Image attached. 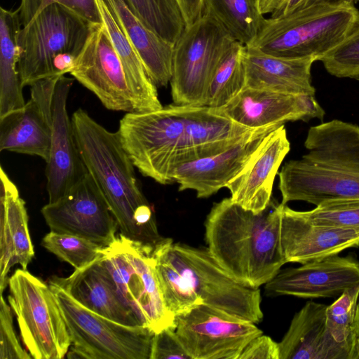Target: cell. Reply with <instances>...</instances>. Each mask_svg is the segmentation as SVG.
Segmentation results:
<instances>
[{
	"mask_svg": "<svg viewBox=\"0 0 359 359\" xmlns=\"http://www.w3.org/2000/svg\"><path fill=\"white\" fill-rule=\"evenodd\" d=\"M71 339L68 358L150 359L154 332L144 326L125 325L84 307L49 282Z\"/></svg>",
	"mask_w": 359,
	"mask_h": 359,
	"instance_id": "52a82bcc",
	"label": "cell"
},
{
	"mask_svg": "<svg viewBox=\"0 0 359 359\" xmlns=\"http://www.w3.org/2000/svg\"><path fill=\"white\" fill-rule=\"evenodd\" d=\"M0 292L8 284V273L20 264L27 270L34 256L28 228V215L24 200L15 183L3 167L0 168Z\"/></svg>",
	"mask_w": 359,
	"mask_h": 359,
	"instance_id": "7402d4cb",
	"label": "cell"
},
{
	"mask_svg": "<svg viewBox=\"0 0 359 359\" xmlns=\"http://www.w3.org/2000/svg\"><path fill=\"white\" fill-rule=\"evenodd\" d=\"M0 359H32L21 346L13 325L11 308L1 294L0 302Z\"/></svg>",
	"mask_w": 359,
	"mask_h": 359,
	"instance_id": "74e56055",
	"label": "cell"
},
{
	"mask_svg": "<svg viewBox=\"0 0 359 359\" xmlns=\"http://www.w3.org/2000/svg\"><path fill=\"white\" fill-rule=\"evenodd\" d=\"M238 359H280L278 343L262 334L247 344Z\"/></svg>",
	"mask_w": 359,
	"mask_h": 359,
	"instance_id": "ab89813d",
	"label": "cell"
},
{
	"mask_svg": "<svg viewBox=\"0 0 359 359\" xmlns=\"http://www.w3.org/2000/svg\"><path fill=\"white\" fill-rule=\"evenodd\" d=\"M303 213L318 224L359 230V199H329Z\"/></svg>",
	"mask_w": 359,
	"mask_h": 359,
	"instance_id": "d590c367",
	"label": "cell"
},
{
	"mask_svg": "<svg viewBox=\"0 0 359 359\" xmlns=\"http://www.w3.org/2000/svg\"><path fill=\"white\" fill-rule=\"evenodd\" d=\"M314 60L292 59L266 54L245 46V87L292 95L315 96L311 68Z\"/></svg>",
	"mask_w": 359,
	"mask_h": 359,
	"instance_id": "cb8c5ba5",
	"label": "cell"
},
{
	"mask_svg": "<svg viewBox=\"0 0 359 359\" xmlns=\"http://www.w3.org/2000/svg\"><path fill=\"white\" fill-rule=\"evenodd\" d=\"M320 61L330 74L359 81V20L351 32Z\"/></svg>",
	"mask_w": 359,
	"mask_h": 359,
	"instance_id": "e575fe53",
	"label": "cell"
},
{
	"mask_svg": "<svg viewBox=\"0 0 359 359\" xmlns=\"http://www.w3.org/2000/svg\"><path fill=\"white\" fill-rule=\"evenodd\" d=\"M192 359L184 348L174 327L154 334L150 359Z\"/></svg>",
	"mask_w": 359,
	"mask_h": 359,
	"instance_id": "f35d334b",
	"label": "cell"
},
{
	"mask_svg": "<svg viewBox=\"0 0 359 359\" xmlns=\"http://www.w3.org/2000/svg\"><path fill=\"white\" fill-rule=\"evenodd\" d=\"M280 240L286 263L302 264L338 255L359 246V230L318 224L283 204Z\"/></svg>",
	"mask_w": 359,
	"mask_h": 359,
	"instance_id": "d6986e66",
	"label": "cell"
},
{
	"mask_svg": "<svg viewBox=\"0 0 359 359\" xmlns=\"http://www.w3.org/2000/svg\"><path fill=\"white\" fill-rule=\"evenodd\" d=\"M0 151L37 156L48 161L50 131L44 113L33 98L0 117Z\"/></svg>",
	"mask_w": 359,
	"mask_h": 359,
	"instance_id": "484cf974",
	"label": "cell"
},
{
	"mask_svg": "<svg viewBox=\"0 0 359 359\" xmlns=\"http://www.w3.org/2000/svg\"><path fill=\"white\" fill-rule=\"evenodd\" d=\"M49 282L93 312L125 325H140L121 299L102 255L86 266L75 269L69 276H53Z\"/></svg>",
	"mask_w": 359,
	"mask_h": 359,
	"instance_id": "44dd1931",
	"label": "cell"
},
{
	"mask_svg": "<svg viewBox=\"0 0 359 359\" xmlns=\"http://www.w3.org/2000/svg\"><path fill=\"white\" fill-rule=\"evenodd\" d=\"M8 285L9 305L32 358H63L72 342L49 284L21 268L9 277Z\"/></svg>",
	"mask_w": 359,
	"mask_h": 359,
	"instance_id": "9c48e42d",
	"label": "cell"
},
{
	"mask_svg": "<svg viewBox=\"0 0 359 359\" xmlns=\"http://www.w3.org/2000/svg\"><path fill=\"white\" fill-rule=\"evenodd\" d=\"M358 20L355 6L313 5L265 18L257 36L247 46L277 57L320 60Z\"/></svg>",
	"mask_w": 359,
	"mask_h": 359,
	"instance_id": "5b68a950",
	"label": "cell"
},
{
	"mask_svg": "<svg viewBox=\"0 0 359 359\" xmlns=\"http://www.w3.org/2000/svg\"><path fill=\"white\" fill-rule=\"evenodd\" d=\"M92 25L57 3L47 6L23 24L18 36L22 87L66 70L81 53Z\"/></svg>",
	"mask_w": 359,
	"mask_h": 359,
	"instance_id": "8992f818",
	"label": "cell"
},
{
	"mask_svg": "<svg viewBox=\"0 0 359 359\" xmlns=\"http://www.w3.org/2000/svg\"><path fill=\"white\" fill-rule=\"evenodd\" d=\"M175 332L192 359H238L262 334L255 323L203 304L176 316Z\"/></svg>",
	"mask_w": 359,
	"mask_h": 359,
	"instance_id": "4fadbf2b",
	"label": "cell"
},
{
	"mask_svg": "<svg viewBox=\"0 0 359 359\" xmlns=\"http://www.w3.org/2000/svg\"><path fill=\"white\" fill-rule=\"evenodd\" d=\"M245 46L234 40L223 53L212 77L205 106H224L245 87Z\"/></svg>",
	"mask_w": 359,
	"mask_h": 359,
	"instance_id": "f546056e",
	"label": "cell"
},
{
	"mask_svg": "<svg viewBox=\"0 0 359 359\" xmlns=\"http://www.w3.org/2000/svg\"><path fill=\"white\" fill-rule=\"evenodd\" d=\"M287 0H259V8L263 15L279 11Z\"/></svg>",
	"mask_w": 359,
	"mask_h": 359,
	"instance_id": "b9f144b4",
	"label": "cell"
},
{
	"mask_svg": "<svg viewBox=\"0 0 359 359\" xmlns=\"http://www.w3.org/2000/svg\"><path fill=\"white\" fill-rule=\"evenodd\" d=\"M140 55L147 73L157 87H165L172 75L175 44L149 28L124 0H104Z\"/></svg>",
	"mask_w": 359,
	"mask_h": 359,
	"instance_id": "d4e9b609",
	"label": "cell"
},
{
	"mask_svg": "<svg viewBox=\"0 0 359 359\" xmlns=\"http://www.w3.org/2000/svg\"><path fill=\"white\" fill-rule=\"evenodd\" d=\"M156 254L188 280L203 304L255 324L262 320L259 289L235 280L215 261L208 248L171 241Z\"/></svg>",
	"mask_w": 359,
	"mask_h": 359,
	"instance_id": "30bf717a",
	"label": "cell"
},
{
	"mask_svg": "<svg viewBox=\"0 0 359 359\" xmlns=\"http://www.w3.org/2000/svg\"><path fill=\"white\" fill-rule=\"evenodd\" d=\"M218 114L250 129L281 126L287 121H323L325 111L315 96L281 93L245 87Z\"/></svg>",
	"mask_w": 359,
	"mask_h": 359,
	"instance_id": "2e32d148",
	"label": "cell"
},
{
	"mask_svg": "<svg viewBox=\"0 0 359 359\" xmlns=\"http://www.w3.org/2000/svg\"><path fill=\"white\" fill-rule=\"evenodd\" d=\"M151 30L175 43L185 23L176 0H124Z\"/></svg>",
	"mask_w": 359,
	"mask_h": 359,
	"instance_id": "1f68e13d",
	"label": "cell"
},
{
	"mask_svg": "<svg viewBox=\"0 0 359 359\" xmlns=\"http://www.w3.org/2000/svg\"><path fill=\"white\" fill-rule=\"evenodd\" d=\"M359 285L346 290L326 309V325L335 342L355 359L357 332L355 316Z\"/></svg>",
	"mask_w": 359,
	"mask_h": 359,
	"instance_id": "4dcf8cb0",
	"label": "cell"
},
{
	"mask_svg": "<svg viewBox=\"0 0 359 359\" xmlns=\"http://www.w3.org/2000/svg\"><path fill=\"white\" fill-rule=\"evenodd\" d=\"M41 212L50 231L81 236L103 248L114 241L118 229L104 195L88 172L63 196L45 205Z\"/></svg>",
	"mask_w": 359,
	"mask_h": 359,
	"instance_id": "5bb4252c",
	"label": "cell"
},
{
	"mask_svg": "<svg viewBox=\"0 0 359 359\" xmlns=\"http://www.w3.org/2000/svg\"><path fill=\"white\" fill-rule=\"evenodd\" d=\"M355 359H359V334L357 337V341L355 344Z\"/></svg>",
	"mask_w": 359,
	"mask_h": 359,
	"instance_id": "f6af8a7d",
	"label": "cell"
},
{
	"mask_svg": "<svg viewBox=\"0 0 359 359\" xmlns=\"http://www.w3.org/2000/svg\"><path fill=\"white\" fill-rule=\"evenodd\" d=\"M290 150L284 124L271 131L243 170L226 186L231 200L255 213L271 201L275 177Z\"/></svg>",
	"mask_w": 359,
	"mask_h": 359,
	"instance_id": "ffe728a7",
	"label": "cell"
},
{
	"mask_svg": "<svg viewBox=\"0 0 359 359\" xmlns=\"http://www.w3.org/2000/svg\"><path fill=\"white\" fill-rule=\"evenodd\" d=\"M69 74L107 109L135 111L123 65L102 22L92 25Z\"/></svg>",
	"mask_w": 359,
	"mask_h": 359,
	"instance_id": "9a60e30c",
	"label": "cell"
},
{
	"mask_svg": "<svg viewBox=\"0 0 359 359\" xmlns=\"http://www.w3.org/2000/svg\"><path fill=\"white\" fill-rule=\"evenodd\" d=\"M71 118L81 159L104 195L120 233L156 251L171 242L158 232L154 210L118 133L108 130L82 109Z\"/></svg>",
	"mask_w": 359,
	"mask_h": 359,
	"instance_id": "7a4b0ae2",
	"label": "cell"
},
{
	"mask_svg": "<svg viewBox=\"0 0 359 359\" xmlns=\"http://www.w3.org/2000/svg\"><path fill=\"white\" fill-rule=\"evenodd\" d=\"M99 12L111 41L121 61L130 88L135 111L161 108L157 86L153 83L136 49L117 23L104 0H96Z\"/></svg>",
	"mask_w": 359,
	"mask_h": 359,
	"instance_id": "4316f807",
	"label": "cell"
},
{
	"mask_svg": "<svg viewBox=\"0 0 359 359\" xmlns=\"http://www.w3.org/2000/svg\"><path fill=\"white\" fill-rule=\"evenodd\" d=\"M355 323H356V332H357V337H358V335L359 334V301L358 302V306H357Z\"/></svg>",
	"mask_w": 359,
	"mask_h": 359,
	"instance_id": "ee69618b",
	"label": "cell"
},
{
	"mask_svg": "<svg viewBox=\"0 0 359 359\" xmlns=\"http://www.w3.org/2000/svg\"><path fill=\"white\" fill-rule=\"evenodd\" d=\"M41 245L75 269L86 266L103 254V248L88 239L53 231L44 236Z\"/></svg>",
	"mask_w": 359,
	"mask_h": 359,
	"instance_id": "836d02e7",
	"label": "cell"
},
{
	"mask_svg": "<svg viewBox=\"0 0 359 359\" xmlns=\"http://www.w3.org/2000/svg\"><path fill=\"white\" fill-rule=\"evenodd\" d=\"M279 126L252 129L219 153L180 165L174 170L173 182L179 184L180 191L194 190L199 198L210 197L226 187L250 161L266 137Z\"/></svg>",
	"mask_w": 359,
	"mask_h": 359,
	"instance_id": "ac0fdd59",
	"label": "cell"
},
{
	"mask_svg": "<svg viewBox=\"0 0 359 359\" xmlns=\"http://www.w3.org/2000/svg\"><path fill=\"white\" fill-rule=\"evenodd\" d=\"M157 252L119 233L102 255L121 299L140 325L154 333L175 328V316L164 303L157 279Z\"/></svg>",
	"mask_w": 359,
	"mask_h": 359,
	"instance_id": "ba28073f",
	"label": "cell"
},
{
	"mask_svg": "<svg viewBox=\"0 0 359 359\" xmlns=\"http://www.w3.org/2000/svg\"><path fill=\"white\" fill-rule=\"evenodd\" d=\"M306 0H287L283 8L271 17L286 15L299 9Z\"/></svg>",
	"mask_w": 359,
	"mask_h": 359,
	"instance_id": "7bdbcfd3",
	"label": "cell"
},
{
	"mask_svg": "<svg viewBox=\"0 0 359 359\" xmlns=\"http://www.w3.org/2000/svg\"><path fill=\"white\" fill-rule=\"evenodd\" d=\"M203 13L215 20L245 46L257 36L265 20L259 0H203Z\"/></svg>",
	"mask_w": 359,
	"mask_h": 359,
	"instance_id": "f1b7e54d",
	"label": "cell"
},
{
	"mask_svg": "<svg viewBox=\"0 0 359 359\" xmlns=\"http://www.w3.org/2000/svg\"><path fill=\"white\" fill-rule=\"evenodd\" d=\"M54 3L69 8L93 25L102 22L96 0H21L18 9L22 25Z\"/></svg>",
	"mask_w": 359,
	"mask_h": 359,
	"instance_id": "8d00e7d4",
	"label": "cell"
},
{
	"mask_svg": "<svg viewBox=\"0 0 359 359\" xmlns=\"http://www.w3.org/2000/svg\"><path fill=\"white\" fill-rule=\"evenodd\" d=\"M234 40L219 22L205 13L185 26L174 46L170 83L175 104L205 106L217 65Z\"/></svg>",
	"mask_w": 359,
	"mask_h": 359,
	"instance_id": "8fae6325",
	"label": "cell"
},
{
	"mask_svg": "<svg viewBox=\"0 0 359 359\" xmlns=\"http://www.w3.org/2000/svg\"><path fill=\"white\" fill-rule=\"evenodd\" d=\"M203 0H176L184 18L185 26L194 22L203 14Z\"/></svg>",
	"mask_w": 359,
	"mask_h": 359,
	"instance_id": "60d3db41",
	"label": "cell"
},
{
	"mask_svg": "<svg viewBox=\"0 0 359 359\" xmlns=\"http://www.w3.org/2000/svg\"><path fill=\"white\" fill-rule=\"evenodd\" d=\"M251 130L213 108L175 104L127 112L117 133L142 175L168 184L173 182L174 170L180 165L219 153Z\"/></svg>",
	"mask_w": 359,
	"mask_h": 359,
	"instance_id": "6da1fadb",
	"label": "cell"
},
{
	"mask_svg": "<svg viewBox=\"0 0 359 359\" xmlns=\"http://www.w3.org/2000/svg\"><path fill=\"white\" fill-rule=\"evenodd\" d=\"M155 269L164 303L175 317L203 304L188 280L157 254Z\"/></svg>",
	"mask_w": 359,
	"mask_h": 359,
	"instance_id": "d6a6232c",
	"label": "cell"
},
{
	"mask_svg": "<svg viewBox=\"0 0 359 359\" xmlns=\"http://www.w3.org/2000/svg\"><path fill=\"white\" fill-rule=\"evenodd\" d=\"M326 305L308 302L278 342L280 359H349L328 332Z\"/></svg>",
	"mask_w": 359,
	"mask_h": 359,
	"instance_id": "603a6c76",
	"label": "cell"
},
{
	"mask_svg": "<svg viewBox=\"0 0 359 359\" xmlns=\"http://www.w3.org/2000/svg\"><path fill=\"white\" fill-rule=\"evenodd\" d=\"M283 205L271 199L255 213L231 198L213 204L205 222L207 248L239 283L259 288L286 264L280 240Z\"/></svg>",
	"mask_w": 359,
	"mask_h": 359,
	"instance_id": "3957f363",
	"label": "cell"
},
{
	"mask_svg": "<svg viewBox=\"0 0 359 359\" xmlns=\"http://www.w3.org/2000/svg\"><path fill=\"white\" fill-rule=\"evenodd\" d=\"M268 297L292 295L304 299L339 296L359 285V262L338 255L280 270L264 285Z\"/></svg>",
	"mask_w": 359,
	"mask_h": 359,
	"instance_id": "e0dca14e",
	"label": "cell"
},
{
	"mask_svg": "<svg viewBox=\"0 0 359 359\" xmlns=\"http://www.w3.org/2000/svg\"><path fill=\"white\" fill-rule=\"evenodd\" d=\"M20 11L1 8L0 12V117L25 104L19 72Z\"/></svg>",
	"mask_w": 359,
	"mask_h": 359,
	"instance_id": "83f0119b",
	"label": "cell"
},
{
	"mask_svg": "<svg viewBox=\"0 0 359 359\" xmlns=\"http://www.w3.org/2000/svg\"><path fill=\"white\" fill-rule=\"evenodd\" d=\"M304 147L307 152L278 173L281 203L359 199L358 126L334 119L312 126Z\"/></svg>",
	"mask_w": 359,
	"mask_h": 359,
	"instance_id": "277c9868",
	"label": "cell"
},
{
	"mask_svg": "<svg viewBox=\"0 0 359 359\" xmlns=\"http://www.w3.org/2000/svg\"><path fill=\"white\" fill-rule=\"evenodd\" d=\"M74 79L55 76L33 83L31 97L39 104L50 131V151L46 177L48 203L66 194L87 172L67 112L68 95Z\"/></svg>",
	"mask_w": 359,
	"mask_h": 359,
	"instance_id": "7c38bea8",
	"label": "cell"
}]
</instances>
